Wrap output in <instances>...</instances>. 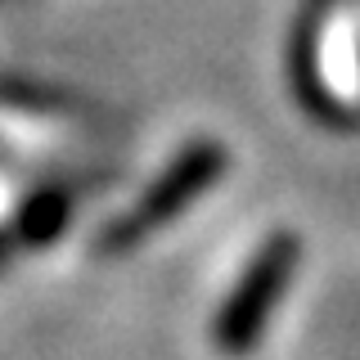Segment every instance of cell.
<instances>
[{
	"label": "cell",
	"instance_id": "cell-5",
	"mask_svg": "<svg viewBox=\"0 0 360 360\" xmlns=\"http://www.w3.org/2000/svg\"><path fill=\"white\" fill-rule=\"evenodd\" d=\"M5 248H9V239H0V257H5Z\"/></svg>",
	"mask_w": 360,
	"mask_h": 360
},
{
	"label": "cell",
	"instance_id": "cell-4",
	"mask_svg": "<svg viewBox=\"0 0 360 360\" xmlns=\"http://www.w3.org/2000/svg\"><path fill=\"white\" fill-rule=\"evenodd\" d=\"M68 217H72V194L68 189H37L14 217V234L9 239L22 248H45L63 234Z\"/></svg>",
	"mask_w": 360,
	"mask_h": 360
},
{
	"label": "cell",
	"instance_id": "cell-1",
	"mask_svg": "<svg viewBox=\"0 0 360 360\" xmlns=\"http://www.w3.org/2000/svg\"><path fill=\"white\" fill-rule=\"evenodd\" d=\"M225 167H230V158H225V144H217V140H194L189 149H180L172 162L158 172L153 185L95 239V252L99 257L135 252L144 239H153L158 230H167L189 202H198L207 194V189L225 176Z\"/></svg>",
	"mask_w": 360,
	"mask_h": 360
},
{
	"label": "cell",
	"instance_id": "cell-2",
	"mask_svg": "<svg viewBox=\"0 0 360 360\" xmlns=\"http://www.w3.org/2000/svg\"><path fill=\"white\" fill-rule=\"evenodd\" d=\"M297 262H302V243L292 230L270 234L252 252V262L243 266V275L234 279L230 297L221 302L217 320H212V342L225 356H243L266 338V324L284 302L292 275H297Z\"/></svg>",
	"mask_w": 360,
	"mask_h": 360
},
{
	"label": "cell",
	"instance_id": "cell-3",
	"mask_svg": "<svg viewBox=\"0 0 360 360\" xmlns=\"http://www.w3.org/2000/svg\"><path fill=\"white\" fill-rule=\"evenodd\" d=\"M324 5L320 0H311L307 9H302L297 27H292V45H288V82H292V95H297V104L311 112L315 122H324V127H356L360 112H352L342 104V99L329 90L324 82Z\"/></svg>",
	"mask_w": 360,
	"mask_h": 360
}]
</instances>
